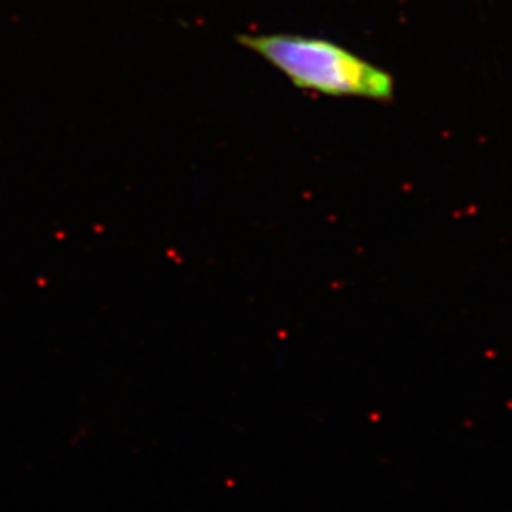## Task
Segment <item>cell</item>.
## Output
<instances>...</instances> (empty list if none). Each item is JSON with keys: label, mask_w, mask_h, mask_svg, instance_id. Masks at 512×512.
<instances>
[{"label": "cell", "mask_w": 512, "mask_h": 512, "mask_svg": "<svg viewBox=\"0 0 512 512\" xmlns=\"http://www.w3.org/2000/svg\"><path fill=\"white\" fill-rule=\"evenodd\" d=\"M237 42L267 60L302 90L377 102H390L395 97L392 73L330 40L259 34L237 35Z\"/></svg>", "instance_id": "1"}]
</instances>
